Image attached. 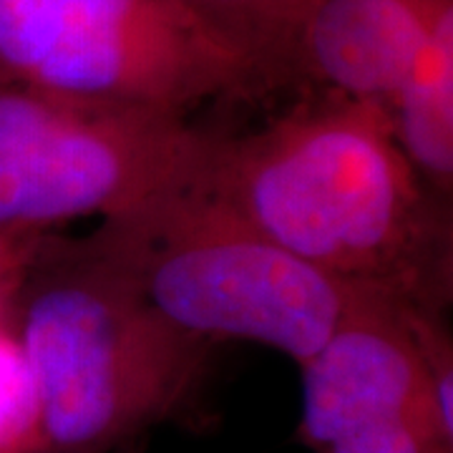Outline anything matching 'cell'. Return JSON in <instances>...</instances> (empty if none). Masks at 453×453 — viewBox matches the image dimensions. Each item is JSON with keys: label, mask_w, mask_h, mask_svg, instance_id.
I'll list each match as a JSON object with an SVG mask.
<instances>
[{"label": "cell", "mask_w": 453, "mask_h": 453, "mask_svg": "<svg viewBox=\"0 0 453 453\" xmlns=\"http://www.w3.org/2000/svg\"><path fill=\"white\" fill-rule=\"evenodd\" d=\"M453 0H315L300 46V81L388 106Z\"/></svg>", "instance_id": "obj_7"}, {"label": "cell", "mask_w": 453, "mask_h": 453, "mask_svg": "<svg viewBox=\"0 0 453 453\" xmlns=\"http://www.w3.org/2000/svg\"><path fill=\"white\" fill-rule=\"evenodd\" d=\"M195 172L98 219L83 240L181 333L265 345L300 365L365 292L292 257Z\"/></svg>", "instance_id": "obj_3"}, {"label": "cell", "mask_w": 453, "mask_h": 453, "mask_svg": "<svg viewBox=\"0 0 453 453\" xmlns=\"http://www.w3.org/2000/svg\"><path fill=\"white\" fill-rule=\"evenodd\" d=\"M297 441L315 453H453L449 315L356 297L300 363Z\"/></svg>", "instance_id": "obj_6"}, {"label": "cell", "mask_w": 453, "mask_h": 453, "mask_svg": "<svg viewBox=\"0 0 453 453\" xmlns=\"http://www.w3.org/2000/svg\"><path fill=\"white\" fill-rule=\"evenodd\" d=\"M5 325L31 398V453H111L177 416L210 342L166 323L83 237L33 240Z\"/></svg>", "instance_id": "obj_2"}, {"label": "cell", "mask_w": 453, "mask_h": 453, "mask_svg": "<svg viewBox=\"0 0 453 453\" xmlns=\"http://www.w3.org/2000/svg\"><path fill=\"white\" fill-rule=\"evenodd\" d=\"M207 136L181 113L0 83V240L129 210L187 177Z\"/></svg>", "instance_id": "obj_5"}, {"label": "cell", "mask_w": 453, "mask_h": 453, "mask_svg": "<svg viewBox=\"0 0 453 453\" xmlns=\"http://www.w3.org/2000/svg\"><path fill=\"white\" fill-rule=\"evenodd\" d=\"M195 174L312 270L449 315L453 199L413 172L383 104L325 94L255 131L210 134Z\"/></svg>", "instance_id": "obj_1"}, {"label": "cell", "mask_w": 453, "mask_h": 453, "mask_svg": "<svg viewBox=\"0 0 453 453\" xmlns=\"http://www.w3.org/2000/svg\"><path fill=\"white\" fill-rule=\"evenodd\" d=\"M252 68L262 94L300 81V46L315 0H184Z\"/></svg>", "instance_id": "obj_9"}, {"label": "cell", "mask_w": 453, "mask_h": 453, "mask_svg": "<svg viewBox=\"0 0 453 453\" xmlns=\"http://www.w3.org/2000/svg\"><path fill=\"white\" fill-rule=\"evenodd\" d=\"M386 109L413 172L436 195L453 199V16L428 38Z\"/></svg>", "instance_id": "obj_8"}, {"label": "cell", "mask_w": 453, "mask_h": 453, "mask_svg": "<svg viewBox=\"0 0 453 453\" xmlns=\"http://www.w3.org/2000/svg\"><path fill=\"white\" fill-rule=\"evenodd\" d=\"M26 247L28 244H11L0 240V295H8L11 290V282H13V275H16Z\"/></svg>", "instance_id": "obj_10"}, {"label": "cell", "mask_w": 453, "mask_h": 453, "mask_svg": "<svg viewBox=\"0 0 453 453\" xmlns=\"http://www.w3.org/2000/svg\"><path fill=\"white\" fill-rule=\"evenodd\" d=\"M0 83L181 116L262 94L184 0H0Z\"/></svg>", "instance_id": "obj_4"}]
</instances>
